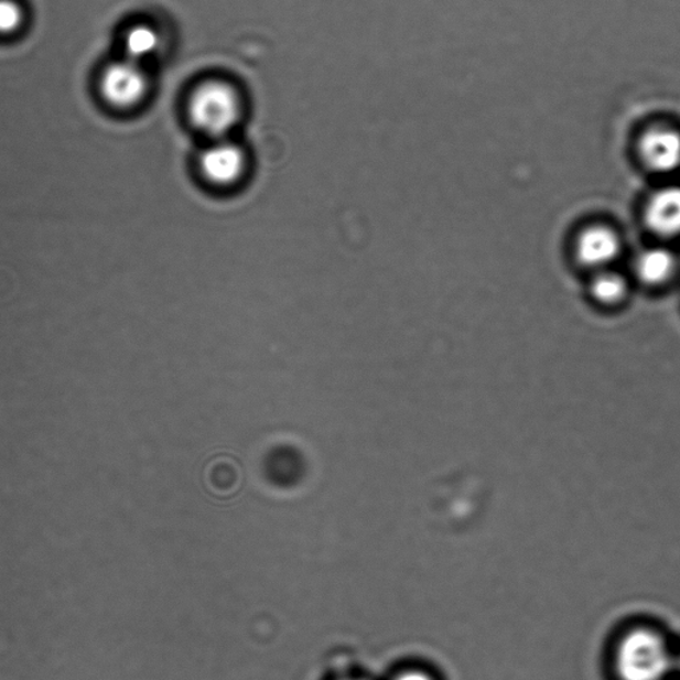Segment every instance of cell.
Wrapping results in <instances>:
<instances>
[{
	"instance_id": "obj_1",
	"label": "cell",
	"mask_w": 680,
	"mask_h": 680,
	"mask_svg": "<svg viewBox=\"0 0 680 680\" xmlns=\"http://www.w3.org/2000/svg\"><path fill=\"white\" fill-rule=\"evenodd\" d=\"M672 666L666 640L651 630H636L622 640L617 652L620 680H663Z\"/></svg>"
},
{
	"instance_id": "obj_2",
	"label": "cell",
	"mask_w": 680,
	"mask_h": 680,
	"mask_svg": "<svg viewBox=\"0 0 680 680\" xmlns=\"http://www.w3.org/2000/svg\"><path fill=\"white\" fill-rule=\"evenodd\" d=\"M196 172L207 191L218 194L236 192L249 176L248 153L228 139L215 140L199 153Z\"/></svg>"
},
{
	"instance_id": "obj_3",
	"label": "cell",
	"mask_w": 680,
	"mask_h": 680,
	"mask_svg": "<svg viewBox=\"0 0 680 680\" xmlns=\"http://www.w3.org/2000/svg\"><path fill=\"white\" fill-rule=\"evenodd\" d=\"M190 114L198 131L209 136L213 141L222 140L236 127L241 115V104L236 90L228 84L211 82L194 93Z\"/></svg>"
},
{
	"instance_id": "obj_4",
	"label": "cell",
	"mask_w": 680,
	"mask_h": 680,
	"mask_svg": "<svg viewBox=\"0 0 680 680\" xmlns=\"http://www.w3.org/2000/svg\"><path fill=\"white\" fill-rule=\"evenodd\" d=\"M100 89L104 99L112 106L133 107L147 93V76L142 73L138 62L129 60L115 63L104 71Z\"/></svg>"
},
{
	"instance_id": "obj_5",
	"label": "cell",
	"mask_w": 680,
	"mask_h": 680,
	"mask_svg": "<svg viewBox=\"0 0 680 680\" xmlns=\"http://www.w3.org/2000/svg\"><path fill=\"white\" fill-rule=\"evenodd\" d=\"M622 251L618 233L605 225H593L582 230L575 242V257L585 268L607 270Z\"/></svg>"
},
{
	"instance_id": "obj_6",
	"label": "cell",
	"mask_w": 680,
	"mask_h": 680,
	"mask_svg": "<svg viewBox=\"0 0 680 680\" xmlns=\"http://www.w3.org/2000/svg\"><path fill=\"white\" fill-rule=\"evenodd\" d=\"M643 163L656 173H671L680 168V133L672 128L656 127L638 142Z\"/></svg>"
},
{
	"instance_id": "obj_7",
	"label": "cell",
	"mask_w": 680,
	"mask_h": 680,
	"mask_svg": "<svg viewBox=\"0 0 680 680\" xmlns=\"http://www.w3.org/2000/svg\"><path fill=\"white\" fill-rule=\"evenodd\" d=\"M645 223L659 237L680 236V186H666L652 194L645 207Z\"/></svg>"
},
{
	"instance_id": "obj_8",
	"label": "cell",
	"mask_w": 680,
	"mask_h": 680,
	"mask_svg": "<svg viewBox=\"0 0 680 680\" xmlns=\"http://www.w3.org/2000/svg\"><path fill=\"white\" fill-rule=\"evenodd\" d=\"M678 259L665 248H650L640 252L636 261V273L647 287H662L676 276Z\"/></svg>"
},
{
	"instance_id": "obj_9",
	"label": "cell",
	"mask_w": 680,
	"mask_h": 680,
	"mask_svg": "<svg viewBox=\"0 0 680 680\" xmlns=\"http://www.w3.org/2000/svg\"><path fill=\"white\" fill-rule=\"evenodd\" d=\"M629 287L624 277L614 271L602 270L593 278L591 294L595 301L606 306H614L625 300Z\"/></svg>"
},
{
	"instance_id": "obj_10",
	"label": "cell",
	"mask_w": 680,
	"mask_h": 680,
	"mask_svg": "<svg viewBox=\"0 0 680 680\" xmlns=\"http://www.w3.org/2000/svg\"><path fill=\"white\" fill-rule=\"evenodd\" d=\"M160 37L158 32L148 25H138L128 32L126 48L129 60L138 62L142 57L151 56L159 48Z\"/></svg>"
},
{
	"instance_id": "obj_11",
	"label": "cell",
	"mask_w": 680,
	"mask_h": 680,
	"mask_svg": "<svg viewBox=\"0 0 680 680\" xmlns=\"http://www.w3.org/2000/svg\"><path fill=\"white\" fill-rule=\"evenodd\" d=\"M23 12L14 0H0V32L10 34L22 24Z\"/></svg>"
},
{
	"instance_id": "obj_12",
	"label": "cell",
	"mask_w": 680,
	"mask_h": 680,
	"mask_svg": "<svg viewBox=\"0 0 680 680\" xmlns=\"http://www.w3.org/2000/svg\"><path fill=\"white\" fill-rule=\"evenodd\" d=\"M395 680H432V679L429 676H425V673L423 672L411 671V672L401 673V676Z\"/></svg>"
},
{
	"instance_id": "obj_13",
	"label": "cell",
	"mask_w": 680,
	"mask_h": 680,
	"mask_svg": "<svg viewBox=\"0 0 680 680\" xmlns=\"http://www.w3.org/2000/svg\"><path fill=\"white\" fill-rule=\"evenodd\" d=\"M677 663H678V667H679V670H680V654H679L678 662Z\"/></svg>"
}]
</instances>
